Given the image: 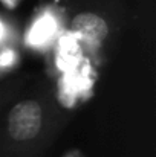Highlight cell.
<instances>
[{
	"mask_svg": "<svg viewBox=\"0 0 156 157\" xmlns=\"http://www.w3.org/2000/svg\"><path fill=\"white\" fill-rule=\"evenodd\" d=\"M43 128V110L34 99H26L15 104L8 114L6 131L12 142H34Z\"/></svg>",
	"mask_w": 156,
	"mask_h": 157,
	"instance_id": "obj_1",
	"label": "cell"
},
{
	"mask_svg": "<svg viewBox=\"0 0 156 157\" xmlns=\"http://www.w3.org/2000/svg\"><path fill=\"white\" fill-rule=\"evenodd\" d=\"M72 32L90 46L101 44L109 35V26L103 17L95 12H80L70 21Z\"/></svg>",
	"mask_w": 156,
	"mask_h": 157,
	"instance_id": "obj_2",
	"label": "cell"
},
{
	"mask_svg": "<svg viewBox=\"0 0 156 157\" xmlns=\"http://www.w3.org/2000/svg\"><path fill=\"white\" fill-rule=\"evenodd\" d=\"M45 31H46V32L51 31V25H49L48 21H43L42 25L37 26V29H35V37H37V40H45V38H48V37L45 35Z\"/></svg>",
	"mask_w": 156,
	"mask_h": 157,
	"instance_id": "obj_3",
	"label": "cell"
}]
</instances>
